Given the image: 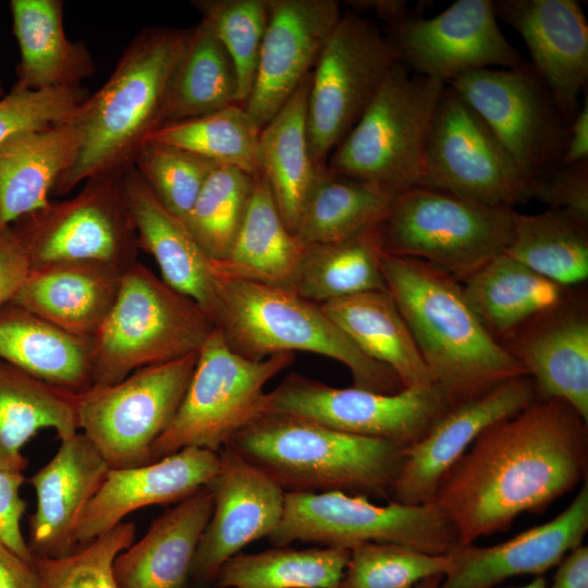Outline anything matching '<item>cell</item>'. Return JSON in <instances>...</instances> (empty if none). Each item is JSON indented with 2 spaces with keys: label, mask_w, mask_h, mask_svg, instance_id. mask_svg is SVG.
I'll list each match as a JSON object with an SVG mask.
<instances>
[{
  "label": "cell",
  "mask_w": 588,
  "mask_h": 588,
  "mask_svg": "<svg viewBox=\"0 0 588 588\" xmlns=\"http://www.w3.org/2000/svg\"><path fill=\"white\" fill-rule=\"evenodd\" d=\"M588 422L561 400H536L487 427L441 479L434 501L460 543L506 531L587 480Z\"/></svg>",
  "instance_id": "cell-1"
},
{
  "label": "cell",
  "mask_w": 588,
  "mask_h": 588,
  "mask_svg": "<svg viewBox=\"0 0 588 588\" xmlns=\"http://www.w3.org/2000/svg\"><path fill=\"white\" fill-rule=\"evenodd\" d=\"M381 271L434 383L454 405L528 376L485 328L461 282L425 261L384 252Z\"/></svg>",
  "instance_id": "cell-2"
},
{
  "label": "cell",
  "mask_w": 588,
  "mask_h": 588,
  "mask_svg": "<svg viewBox=\"0 0 588 588\" xmlns=\"http://www.w3.org/2000/svg\"><path fill=\"white\" fill-rule=\"evenodd\" d=\"M186 29L150 26L125 47L107 82L74 115L81 147L51 196H66L86 180L124 172L159 126L163 96Z\"/></svg>",
  "instance_id": "cell-3"
},
{
  "label": "cell",
  "mask_w": 588,
  "mask_h": 588,
  "mask_svg": "<svg viewBox=\"0 0 588 588\" xmlns=\"http://www.w3.org/2000/svg\"><path fill=\"white\" fill-rule=\"evenodd\" d=\"M224 446L284 492L341 491L388 501L405 448L285 414L261 415Z\"/></svg>",
  "instance_id": "cell-4"
},
{
  "label": "cell",
  "mask_w": 588,
  "mask_h": 588,
  "mask_svg": "<svg viewBox=\"0 0 588 588\" xmlns=\"http://www.w3.org/2000/svg\"><path fill=\"white\" fill-rule=\"evenodd\" d=\"M213 280L218 301L215 323L234 353L262 360L279 353L311 352L347 367L353 387L388 394L404 389L397 376L359 351L319 304L265 283L221 277Z\"/></svg>",
  "instance_id": "cell-5"
},
{
  "label": "cell",
  "mask_w": 588,
  "mask_h": 588,
  "mask_svg": "<svg viewBox=\"0 0 588 588\" xmlns=\"http://www.w3.org/2000/svg\"><path fill=\"white\" fill-rule=\"evenodd\" d=\"M215 328L203 307L137 261L124 271L117 301L93 338V385L197 353Z\"/></svg>",
  "instance_id": "cell-6"
},
{
  "label": "cell",
  "mask_w": 588,
  "mask_h": 588,
  "mask_svg": "<svg viewBox=\"0 0 588 588\" xmlns=\"http://www.w3.org/2000/svg\"><path fill=\"white\" fill-rule=\"evenodd\" d=\"M446 84L395 62L327 160L330 171L396 194L420 183L433 114Z\"/></svg>",
  "instance_id": "cell-7"
},
{
  "label": "cell",
  "mask_w": 588,
  "mask_h": 588,
  "mask_svg": "<svg viewBox=\"0 0 588 588\" xmlns=\"http://www.w3.org/2000/svg\"><path fill=\"white\" fill-rule=\"evenodd\" d=\"M514 215L417 185L396 194L378 233L384 253L419 259L462 282L505 249Z\"/></svg>",
  "instance_id": "cell-8"
},
{
  "label": "cell",
  "mask_w": 588,
  "mask_h": 588,
  "mask_svg": "<svg viewBox=\"0 0 588 588\" xmlns=\"http://www.w3.org/2000/svg\"><path fill=\"white\" fill-rule=\"evenodd\" d=\"M294 360V353L247 359L231 351L216 327L198 352L171 424L152 445L150 462L188 446L219 452L264 414L265 385Z\"/></svg>",
  "instance_id": "cell-9"
},
{
  "label": "cell",
  "mask_w": 588,
  "mask_h": 588,
  "mask_svg": "<svg viewBox=\"0 0 588 588\" xmlns=\"http://www.w3.org/2000/svg\"><path fill=\"white\" fill-rule=\"evenodd\" d=\"M268 540L273 547L303 541L350 550L365 542H388L434 555L446 554L458 542L452 522L436 502L377 505L341 491L284 492L281 522Z\"/></svg>",
  "instance_id": "cell-10"
},
{
  "label": "cell",
  "mask_w": 588,
  "mask_h": 588,
  "mask_svg": "<svg viewBox=\"0 0 588 588\" xmlns=\"http://www.w3.org/2000/svg\"><path fill=\"white\" fill-rule=\"evenodd\" d=\"M124 172L93 176L74 196L50 200L11 224L27 252L30 268L89 260L127 269L138 261Z\"/></svg>",
  "instance_id": "cell-11"
},
{
  "label": "cell",
  "mask_w": 588,
  "mask_h": 588,
  "mask_svg": "<svg viewBox=\"0 0 588 588\" xmlns=\"http://www.w3.org/2000/svg\"><path fill=\"white\" fill-rule=\"evenodd\" d=\"M198 352L135 370L123 380L79 394V429L110 468L150 462L189 384Z\"/></svg>",
  "instance_id": "cell-12"
},
{
  "label": "cell",
  "mask_w": 588,
  "mask_h": 588,
  "mask_svg": "<svg viewBox=\"0 0 588 588\" xmlns=\"http://www.w3.org/2000/svg\"><path fill=\"white\" fill-rule=\"evenodd\" d=\"M453 405L438 384L388 394L334 388L293 372L266 393L264 414L292 415L341 432L407 446L421 439Z\"/></svg>",
  "instance_id": "cell-13"
},
{
  "label": "cell",
  "mask_w": 588,
  "mask_h": 588,
  "mask_svg": "<svg viewBox=\"0 0 588 588\" xmlns=\"http://www.w3.org/2000/svg\"><path fill=\"white\" fill-rule=\"evenodd\" d=\"M396 62L387 36L358 13H342L310 76L309 151L323 166L367 109Z\"/></svg>",
  "instance_id": "cell-14"
},
{
  "label": "cell",
  "mask_w": 588,
  "mask_h": 588,
  "mask_svg": "<svg viewBox=\"0 0 588 588\" xmlns=\"http://www.w3.org/2000/svg\"><path fill=\"white\" fill-rule=\"evenodd\" d=\"M419 185L492 207L514 209L531 199V181L448 85L433 114Z\"/></svg>",
  "instance_id": "cell-15"
},
{
  "label": "cell",
  "mask_w": 588,
  "mask_h": 588,
  "mask_svg": "<svg viewBox=\"0 0 588 588\" xmlns=\"http://www.w3.org/2000/svg\"><path fill=\"white\" fill-rule=\"evenodd\" d=\"M446 85L482 119L531 184L560 164L568 124L530 64L473 70Z\"/></svg>",
  "instance_id": "cell-16"
},
{
  "label": "cell",
  "mask_w": 588,
  "mask_h": 588,
  "mask_svg": "<svg viewBox=\"0 0 588 588\" xmlns=\"http://www.w3.org/2000/svg\"><path fill=\"white\" fill-rule=\"evenodd\" d=\"M385 36L396 62L444 84L468 71L526 63L501 32L491 0H457L433 17H406Z\"/></svg>",
  "instance_id": "cell-17"
},
{
  "label": "cell",
  "mask_w": 588,
  "mask_h": 588,
  "mask_svg": "<svg viewBox=\"0 0 588 588\" xmlns=\"http://www.w3.org/2000/svg\"><path fill=\"white\" fill-rule=\"evenodd\" d=\"M221 467L207 485L213 510L200 537L191 571L193 588H212L221 565L248 543L269 537L279 526L284 491L228 446Z\"/></svg>",
  "instance_id": "cell-18"
},
{
  "label": "cell",
  "mask_w": 588,
  "mask_h": 588,
  "mask_svg": "<svg viewBox=\"0 0 588 588\" xmlns=\"http://www.w3.org/2000/svg\"><path fill=\"white\" fill-rule=\"evenodd\" d=\"M268 21L243 105L262 127L311 74L341 16L336 0H267Z\"/></svg>",
  "instance_id": "cell-19"
},
{
  "label": "cell",
  "mask_w": 588,
  "mask_h": 588,
  "mask_svg": "<svg viewBox=\"0 0 588 588\" xmlns=\"http://www.w3.org/2000/svg\"><path fill=\"white\" fill-rule=\"evenodd\" d=\"M536 400L532 379L519 376L453 405L421 439L404 448L389 501L407 505L433 502L441 479L479 433Z\"/></svg>",
  "instance_id": "cell-20"
},
{
  "label": "cell",
  "mask_w": 588,
  "mask_h": 588,
  "mask_svg": "<svg viewBox=\"0 0 588 588\" xmlns=\"http://www.w3.org/2000/svg\"><path fill=\"white\" fill-rule=\"evenodd\" d=\"M497 16L523 38L531 68L569 125L588 83V23L575 0L494 1Z\"/></svg>",
  "instance_id": "cell-21"
},
{
  "label": "cell",
  "mask_w": 588,
  "mask_h": 588,
  "mask_svg": "<svg viewBox=\"0 0 588 588\" xmlns=\"http://www.w3.org/2000/svg\"><path fill=\"white\" fill-rule=\"evenodd\" d=\"M532 379L538 400H561L588 422L587 301L571 294L500 342Z\"/></svg>",
  "instance_id": "cell-22"
},
{
  "label": "cell",
  "mask_w": 588,
  "mask_h": 588,
  "mask_svg": "<svg viewBox=\"0 0 588 588\" xmlns=\"http://www.w3.org/2000/svg\"><path fill=\"white\" fill-rule=\"evenodd\" d=\"M587 530L586 480L569 505L542 525L494 546L457 542L446 553L451 567L439 588H494L513 576L542 575L580 546Z\"/></svg>",
  "instance_id": "cell-23"
},
{
  "label": "cell",
  "mask_w": 588,
  "mask_h": 588,
  "mask_svg": "<svg viewBox=\"0 0 588 588\" xmlns=\"http://www.w3.org/2000/svg\"><path fill=\"white\" fill-rule=\"evenodd\" d=\"M60 441L54 456L28 479L36 493L27 541L34 558L58 559L78 549L81 516L110 469L83 432Z\"/></svg>",
  "instance_id": "cell-24"
},
{
  "label": "cell",
  "mask_w": 588,
  "mask_h": 588,
  "mask_svg": "<svg viewBox=\"0 0 588 588\" xmlns=\"http://www.w3.org/2000/svg\"><path fill=\"white\" fill-rule=\"evenodd\" d=\"M220 467L219 452L188 446L140 466L110 468L81 516L77 547L109 531L133 511L182 501L206 487Z\"/></svg>",
  "instance_id": "cell-25"
},
{
  "label": "cell",
  "mask_w": 588,
  "mask_h": 588,
  "mask_svg": "<svg viewBox=\"0 0 588 588\" xmlns=\"http://www.w3.org/2000/svg\"><path fill=\"white\" fill-rule=\"evenodd\" d=\"M125 270L89 260L32 267L13 301L71 334L93 339L117 301Z\"/></svg>",
  "instance_id": "cell-26"
},
{
  "label": "cell",
  "mask_w": 588,
  "mask_h": 588,
  "mask_svg": "<svg viewBox=\"0 0 588 588\" xmlns=\"http://www.w3.org/2000/svg\"><path fill=\"white\" fill-rule=\"evenodd\" d=\"M213 510L208 486L156 518L145 536L114 560L119 588H193L194 556Z\"/></svg>",
  "instance_id": "cell-27"
},
{
  "label": "cell",
  "mask_w": 588,
  "mask_h": 588,
  "mask_svg": "<svg viewBox=\"0 0 588 588\" xmlns=\"http://www.w3.org/2000/svg\"><path fill=\"white\" fill-rule=\"evenodd\" d=\"M123 179L138 248L154 257L167 284L195 301L215 321L218 301L209 259L185 222L159 201L133 166Z\"/></svg>",
  "instance_id": "cell-28"
},
{
  "label": "cell",
  "mask_w": 588,
  "mask_h": 588,
  "mask_svg": "<svg viewBox=\"0 0 588 588\" xmlns=\"http://www.w3.org/2000/svg\"><path fill=\"white\" fill-rule=\"evenodd\" d=\"M81 140L73 117L0 144V230L50 203L54 185L77 157Z\"/></svg>",
  "instance_id": "cell-29"
},
{
  "label": "cell",
  "mask_w": 588,
  "mask_h": 588,
  "mask_svg": "<svg viewBox=\"0 0 588 588\" xmlns=\"http://www.w3.org/2000/svg\"><path fill=\"white\" fill-rule=\"evenodd\" d=\"M0 359L75 393L93 387V339L71 334L14 301L0 305Z\"/></svg>",
  "instance_id": "cell-30"
},
{
  "label": "cell",
  "mask_w": 588,
  "mask_h": 588,
  "mask_svg": "<svg viewBox=\"0 0 588 588\" xmlns=\"http://www.w3.org/2000/svg\"><path fill=\"white\" fill-rule=\"evenodd\" d=\"M306 249L285 225L261 174L253 177L247 207L228 256L209 260L213 277L293 289Z\"/></svg>",
  "instance_id": "cell-31"
},
{
  "label": "cell",
  "mask_w": 588,
  "mask_h": 588,
  "mask_svg": "<svg viewBox=\"0 0 588 588\" xmlns=\"http://www.w3.org/2000/svg\"><path fill=\"white\" fill-rule=\"evenodd\" d=\"M62 0H11L13 34L20 48L16 85L33 89L75 88L96 72L83 41L63 28Z\"/></svg>",
  "instance_id": "cell-32"
},
{
  "label": "cell",
  "mask_w": 588,
  "mask_h": 588,
  "mask_svg": "<svg viewBox=\"0 0 588 588\" xmlns=\"http://www.w3.org/2000/svg\"><path fill=\"white\" fill-rule=\"evenodd\" d=\"M319 305L359 351L389 367L404 388L436 384L387 290L368 291Z\"/></svg>",
  "instance_id": "cell-33"
},
{
  "label": "cell",
  "mask_w": 588,
  "mask_h": 588,
  "mask_svg": "<svg viewBox=\"0 0 588 588\" xmlns=\"http://www.w3.org/2000/svg\"><path fill=\"white\" fill-rule=\"evenodd\" d=\"M79 394L40 379L0 359V468L23 473V446L41 429L60 440L78 432Z\"/></svg>",
  "instance_id": "cell-34"
},
{
  "label": "cell",
  "mask_w": 588,
  "mask_h": 588,
  "mask_svg": "<svg viewBox=\"0 0 588 588\" xmlns=\"http://www.w3.org/2000/svg\"><path fill=\"white\" fill-rule=\"evenodd\" d=\"M466 301L499 342L568 295L503 252L461 282Z\"/></svg>",
  "instance_id": "cell-35"
},
{
  "label": "cell",
  "mask_w": 588,
  "mask_h": 588,
  "mask_svg": "<svg viewBox=\"0 0 588 588\" xmlns=\"http://www.w3.org/2000/svg\"><path fill=\"white\" fill-rule=\"evenodd\" d=\"M234 103H238L234 64L211 28L200 20L186 29L167 83L159 126L200 118Z\"/></svg>",
  "instance_id": "cell-36"
},
{
  "label": "cell",
  "mask_w": 588,
  "mask_h": 588,
  "mask_svg": "<svg viewBox=\"0 0 588 588\" xmlns=\"http://www.w3.org/2000/svg\"><path fill=\"white\" fill-rule=\"evenodd\" d=\"M396 193L318 166L302 204L295 236L305 245L351 238L381 222Z\"/></svg>",
  "instance_id": "cell-37"
},
{
  "label": "cell",
  "mask_w": 588,
  "mask_h": 588,
  "mask_svg": "<svg viewBox=\"0 0 588 588\" xmlns=\"http://www.w3.org/2000/svg\"><path fill=\"white\" fill-rule=\"evenodd\" d=\"M310 76L261 127L258 142L259 174L268 183L292 233L318 167L310 157L307 131Z\"/></svg>",
  "instance_id": "cell-38"
},
{
  "label": "cell",
  "mask_w": 588,
  "mask_h": 588,
  "mask_svg": "<svg viewBox=\"0 0 588 588\" xmlns=\"http://www.w3.org/2000/svg\"><path fill=\"white\" fill-rule=\"evenodd\" d=\"M503 253L560 286L576 287L588 279V223L551 209L515 211Z\"/></svg>",
  "instance_id": "cell-39"
},
{
  "label": "cell",
  "mask_w": 588,
  "mask_h": 588,
  "mask_svg": "<svg viewBox=\"0 0 588 588\" xmlns=\"http://www.w3.org/2000/svg\"><path fill=\"white\" fill-rule=\"evenodd\" d=\"M378 224L335 243L306 245L292 291L310 302L385 290Z\"/></svg>",
  "instance_id": "cell-40"
},
{
  "label": "cell",
  "mask_w": 588,
  "mask_h": 588,
  "mask_svg": "<svg viewBox=\"0 0 588 588\" xmlns=\"http://www.w3.org/2000/svg\"><path fill=\"white\" fill-rule=\"evenodd\" d=\"M351 550L273 547L237 553L219 568L212 588H338Z\"/></svg>",
  "instance_id": "cell-41"
},
{
  "label": "cell",
  "mask_w": 588,
  "mask_h": 588,
  "mask_svg": "<svg viewBox=\"0 0 588 588\" xmlns=\"http://www.w3.org/2000/svg\"><path fill=\"white\" fill-rule=\"evenodd\" d=\"M260 130L244 106L234 103L200 118L161 125L145 143L170 145L255 176L259 173Z\"/></svg>",
  "instance_id": "cell-42"
},
{
  "label": "cell",
  "mask_w": 588,
  "mask_h": 588,
  "mask_svg": "<svg viewBox=\"0 0 588 588\" xmlns=\"http://www.w3.org/2000/svg\"><path fill=\"white\" fill-rule=\"evenodd\" d=\"M253 177L236 168L219 166L204 183L184 222L209 260L228 256L247 207Z\"/></svg>",
  "instance_id": "cell-43"
},
{
  "label": "cell",
  "mask_w": 588,
  "mask_h": 588,
  "mask_svg": "<svg viewBox=\"0 0 588 588\" xmlns=\"http://www.w3.org/2000/svg\"><path fill=\"white\" fill-rule=\"evenodd\" d=\"M192 4L231 58L237 77V102L248 98L268 21L267 0H193Z\"/></svg>",
  "instance_id": "cell-44"
},
{
  "label": "cell",
  "mask_w": 588,
  "mask_h": 588,
  "mask_svg": "<svg viewBox=\"0 0 588 588\" xmlns=\"http://www.w3.org/2000/svg\"><path fill=\"white\" fill-rule=\"evenodd\" d=\"M446 554L434 555L388 542H365L351 549L338 588H413L419 581L444 576Z\"/></svg>",
  "instance_id": "cell-45"
},
{
  "label": "cell",
  "mask_w": 588,
  "mask_h": 588,
  "mask_svg": "<svg viewBox=\"0 0 588 588\" xmlns=\"http://www.w3.org/2000/svg\"><path fill=\"white\" fill-rule=\"evenodd\" d=\"M159 201L185 221L204 183L219 164L186 150L146 142L132 164Z\"/></svg>",
  "instance_id": "cell-46"
},
{
  "label": "cell",
  "mask_w": 588,
  "mask_h": 588,
  "mask_svg": "<svg viewBox=\"0 0 588 588\" xmlns=\"http://www.w3.org/2000/svg\"><path fill=\"white\" fill-rule=\"evenodd\" d=\"M135 530L122 522L68 556L34 558L39 588H119L113 563L134 542Z\"/></svg>",
  "instance_id": "cell-47"
},
{
  "label": "cell",
  "mask_w": 588,
  "mask_h": 588,
  "mask_svg": "<svg viewBox=\"0 0 588 588\" xmlns=\"http://www.w3.org/2000/svg\"><path fill=\"white\" fill-rule=\"evenodd\" d=\"M89 95L83 86L33 90L14 84L0 98V144L23 132L70 121Z\"/></svg>",
  "instance_id": "cell-48"
},
{
  "label": "cell",
  "mask_w": 588,
  "mask_h": 588,
  "mask_svg": "<svg viewBox=\"0 0 588 588\" xmlns=\"http://www.w3.org/2000/svg\"><path fill=\"white\" fill-rule=\"evenodd\" d=\"M531 198L588 223V162L559 164L531 184Z\"/></svg>",
  "instance_id": "cell-49"
},
{
  "label": "cell",
  "mask_w": 588,
  "mask_h": 588,
  "mask_svg": "<svg viewBox=\"0 0 588 588\" xmlns=\"http://www.w3.org/2000/svg\"><path fill=\"white\" fill-rule=\"evenodd\" d=\"M24 482L23 473L0 468V541L24 561L34 564V556L21 530V519L27 507L20 493Z\"/></svg>",
  "instance_id": "cell-50"
},
{
  "label": "cell",
  "mask_w": 588,
  "mask_h": 588,
  "mask_svg": "<svg viewBox=\"0 0 588 588\" xmlns=\"http://www.w3.org/2000/svg\"><path fill=\"white\" fill-rule=\"evenodd\" d=\"M30 270L27 252L11 225L0 230V305L13 301Z\"/></svg>",
  "instance_id": "cell-51"
},
{
  "label": "cell",
  "mask_w": 588,
  "mask_h": 588,
  "mask_svg": "<svg viewBox=\"0 0 588 588\" xmlns=\"http://www.w3.org/2000/svg\"><path fill=\"white\" fill-rule=\"evenodd\" d=\"M0 588H39L34 564L0 541Z\"/></svg>",
  "instance_id": "cell-52"
},
{
  "label": "cell",
  "mask_w": 588,
  "mask_h": 588,
  "mask_svg": "<svg viewBox=\"0 0 588 588\" xmlns=\"http://www.w3.org/2000/svg\"><path fill=\"white\" fill-rule=\"evenodd\" d=\"M588 162V99L568 125L567 139L560 164L574 166Z\"/></svg>",
  "instance_id": "cell-53"
},
{
  "label": "cell",
  "mask_w": 588,
  "mask_h": 588,
  "mask_svg": "<svg viewBox=\"0 0 588 588\" xmlns=\"http://www.w3.org/2000/svg\"><path fill=\"white\" fill-rule=\"evenodd\" d=\"M550 588H588V547L578 546L559 563Z\"/></svg>",
  "instance_id": "cell-54"
},
{
  "label": "cell",
  "mask_w": 588,
  "mask_h": 588,
  "mask_svg": "<svg viewBox=\"0 0 588 588\" xmlns=\"http://www.w3.org/2000/svg\"><path fill=\"white\" fill-rule=\"evenodd\" d=\"M346 3L356 13L372 12L389 26L407 17V2L404 0H348Z\"/></svg>",
  "instance_id": "cell-55"
},
{
  "label": "cell",
  "mask_w": 588,
  "mask_h": 588,
  "mask_svg": "<svg viewBox=\"0 0 588 588\" xmlns=\"http://www.w3.org/2000/svg\"><path fill=\"white\" fill-rule=\"evenodd\" d=\"M442 578L443 576H432L419 581L413 588H439Z\"/></svg>",
  "instance_id": "cell-56"
},
{
  "label": "cell",
  "mask_w": 588,
  "mask_h": 588,
  "mask_svg": "<svg viewBox=\"0 0 588 588\" xmlns=\"http://www.w3.org/2000/svg\"><path fill=\"white\" fill-rule=\"evenodd\" d=\"M511 588H549L547 580L542 575L536 576L529 584L522 587H511Z\"/></svg>",
  "instance_id": "cell-57"
},
{
  "label": "cell",
  "mask_w": 588,
  "mask_h": 588,
  "mask_svg": "<svg viewBox=\"0 0 588 588\" xmlns=\"http://www.w3.org/2000/svg\"><path fill=\"white\" fill-rule=\"evenodd\" d=\"M5 95V91L2 87V82H1V78H0V98H2L3 96Z\"/></svg>",
  "instance_id": "cell-58"
}]
</instances>
